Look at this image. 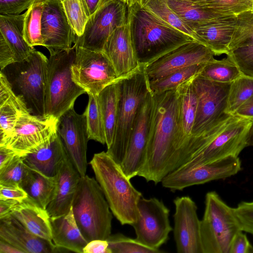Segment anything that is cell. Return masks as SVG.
<instances>
[{"label":"cell","mask_w":253,"mask_h":253,"mask_svg":"<svg viewBox=\"0 0 253 253\" xmlns=\"http://www.w3.org/2000/svg\"><path fill=\"white\" fill-rule=\"evenodd\" d=\"M65 14L78 37L81 36L89 17L82 0H61Z\"/></svg>","instance_id":"44"},{"label":"cell","mask_w":253,"mask_h":253,"mask_svg":"<svg viewBox=\"0 0 253 253\" xmlns=\"http://www.w3.org/2000/svg\"><path fill=\"white\" fill-rule=\"evenodd\" d=\"M199 75L205 79L219 82L231 83L242 75L238 66L228 55L221 60L207 62Z\"/></svg>","instance_id":"34"},{"label":"cell","mask_w":253,"mask_h":253,"mask_svg":"<svg viewBox=\"0 0 253 253\" xmlns=\"http://www.w3.org/2000/svg\"><path fill=\"white\" fill-rule=\"evenodd\" d=\"M0 253H23L11 244L0 239Z\"/></svg>","instance_id":"56"},{"label":"cell","mask_w":253,"mask_h":253,"mask_svg":"<svg viewBox=\"0 0 253 253\" xmlns=\"http://www.w3.org/2000/svg\"><path fill=\"white\" fill-rule=\"evenodd\" d=\"M253 249L247 235L241 231L234 237L229 253H251Z\"/></svg>","instance_id":"49"},{"label":"cell","mask_w":253,"mask_h":253,"mask_svg":"<svg viewBox=\"0 0 253 253\" xmlns=\"http://www.w3.org/2000/svg\"><path fill=\"white\" fill-rule=\"evenodd\" d=\"M18 203L14 200H0V219L11 215Z\"/></svg>","instance_id":"53"},{"label":"cell","mask_w":253,"mask_h":253,"mask_svg":"<svg viewBox=\"0 0 253 253\" xmlns=\"http://www.w3.org/2000/svg\"><path fill=\"white\" fill-rule=\"evenodd\" d=\"M30 169V168L24 162V156L16 155L0 169V184L20 186Z\"/></svg>","instance_id":"42"},{"label":"cell","mask_w":253,"mask_h":253,"mask_svg":"<svg viewBox=\"0 0 253 253\" xmlns=\"http://www.w3.org/2000/svg\"><path fill=\"white\" fill-rule=\"evenodd\" d=\"M251 11H252V13H253V8H252V10Z\"/></svg>","instance_id":"58"},{"label":"cell","mask_w":253,"mask_h":253,"mask_svg":"<svg viewBox=\"0 0 253 253\" xmlns=\"http://www.w3.org/2000/svg\"><path fill=\"white\" fill-rule=\"evenodd\" d=\"M252 125L249 131L247 138V146H253V119Z\"/></svg>","instance_id":"57"},{"label":"cell","mask_w":253,"mask_h":253,"mask_svg":"<svg viewBox=\"0 0 253 253\" xmlns=\"http://www.w3.org/2000/svg\"><path fill=\"white\" fill-rule=\"evenodd\" d=\"M153 108V96L150 92L143 103L121 167L130 179L136 176L145 160L149 126Z\"/></svg>","instance_id":"20"},{"label":"cell","mask_w":253,"mask_h":253,"mask_svg":"<svg viewBox=\"0 0 253 253\" xmlns=\"http://www.w3.org/2000/svg\"><path fill=\"white\" fill-rule=\"evenodd\" d=\"M168 3L183 22L192 30L194 27L204 22L230 17L214 13L191 0H168Z\"/></svg>","instance_id":"33"},{"label":"cell","mask_w":253,"mask_h":253,"mask_svg":"<svg viewBox=\"0 0 253 253\" xmlns=\"http://www.w3.org/2000/svg\"><path fill=\"white\" fill-rule=\"evenodd\" d=\"M236 18L226 17L204 22L193 29L196 41L210 49L214 55H227L236 25Z\"/></svg>","instance_id":"25"},{"label":"cell","mask_w":253,"mask_h":253,"mask_svg":"<svg viewBox=\"0 0 253 253\" xmlns=\"http://www.w3.org/2000/svg\"><path fill=\"white\" fill-rule=\"evenodd\" d=\"M127 24L136 57L147 64L187 42L195 40L161 20L139 0H127Z\"/></svg>","instance_id":"2"},{"label":"cell","mask_w":253,"mask_h":253,"mask_svg":"<svg viewBox=\"0 0 253 253\" xmlns=\"http://www.w3.org/2000/svg\"><path fill=\"white\" fill-rule=\"evenodd\" d=\"M141 5L158 18L196 41L194 32L171 9L168 0H139Z\"/></svg>","instance_id":"36"},{"label":"cell","mask_w":253,"mask_h":253,"mask_svg":"<svg viewBox=\"0 0 253 253\" xmlns=\"http://www.w3.org/2000/svg\"><path fill=\"white\" fill-rule=\"evenodd\" d=\"M11 215L33 234L53 243L50 217L46 209L28 197L18 203Z\"/></svg>","instance_id":"28"},{"label":"cell","mask_w":253,"mask_h":253,"mask_svg":"<svg viewBox=\"0 0 253 253\" xmlns=\"http://www.w3.org/2000/svg\"><path fill=\"white\" fill-rule=\"evenodd\" d=\"M67 156L62 140L57 133L47 145L24 155V161L30 169L54 177Z\"/></svg>","instance_id":"27"},{"label":"cell","mask_w":253,"mask_h":253,"mask_svg":"<svg viewBox=\"0 0 253 253\" xmlns=\"http://www.w3.org/2000/svg\"><path fill=\"white\" fill-rule=\"evenodd\" d=\"M192 84L197 106L190 138L209 130L233 115L227 112L231 83L217 82L198 75L193 79Z\"/></svg>","instance_id":"10"},{"label":"cell","mask_w":253,"mask_h":253,"mask_svg":"<svg viewBox=\"0 0 253 253\" xmlns=\"http://www.w3.org/2000/svg\"><path fill=\"white\" fill-rule=\"evenodd\" d=\"M220 15L236 17L245 12L251 11L253 0H191Z\"/></svg>","instance_id":"39"},{"label":"cell","mask_w":253,"mask_h":253,"mask_svg":"<svg viewBox=\"0 0 253 253\" xmlns=\"http://www.w3.org/2000/svg\"><path fill=\"white\" fill-rule=\"evenodd\" d=\"M29 112L23 100L12 89L3 72L0 73V146H4L12 135L19 116Z\"/></svg>","instance_id":"26"},{"label":"cell","mask_w":253,"mask_h":253,"mask_svg":"<svg viewBox=\"0 0 253 253\" xmlns=\"http://www.w3.org/2000/svg\"><path fill=\"white\" fill-rule=\"evenodd\" d=\"M43 46L50 54L71 49L78 37L65 14L61 0H44L42 16Z\"/></svg>","instance_id":"17"},{"label":"cell","mask_w":253,"mask_h":253,"mask_svg":"<svg viewBox=\"0 0 253 253\" xmlns=\"http://www.w3.org/2000/svg\"><path fill=\"white\" fill-rule=\"evenodd\" d=\"M75 46L76 54L71 67L72 78L88 94L97 95L120 79L104 52Z\"/></svg>","instance_id":"12"},{"label":"cell","mask_w":253,"mask_h":253,"mask_svg":"<svg viewBox=\"0 0 253 253\" xmlns=\"http://www.w3.org/2000/svg\"><path fill=\"white\" fill-rule=\"evenodd\" d=\"M56 183L55 177H49L30 169L20 186L27 193L30 199L46 209L53 198Z\"/></svg>","instance_id":"31"},{"label":"cell","mask_w":253,"mask_h":253,"mask_svg":"<svg viewBox=\"0 0 253 253\" xmlns=\"http://www.w3.org/2000/svg\"><path fill=\"white\" fill-rule=\"evenodd\" d=\"M88 95V102L84 111L89 140L106 144L104 128L97 95Z\"/></svg>","instance_id":"40"},{"label":"cell","mask_w":253,"mask_h":253,"mask_svg":"<svg viewBox=\"0 0 253 253\" xmlns=\"http://www.w3.org/2000/svg\"><path fill=\"white\" fill-rule=\"evenodd\" d=\"M241 231L234 209L224 202L216 192H208L200 221L203 253H229L234 237Z\"/></svg>","instance_id":"8"},{"label":"cell","mask_w":253,"mask_h":253,"mask_svg":"<svg viewBox=\"0 0 253 253\" xmlns=\"http://www.w3.org/2000/svg\"><path fill=\"white\" fill-rule=\"evenodd\" d=\"M241 169L238 157L229 156L194 168L182 171L174 170L162 179V186L171 191L210 181L225 179L237 174Z\"/></svg>","instance_id":"15"},{"label":"cell","mask_w":253,"mask_h":253,"mask_svg":"<svg viewBox=\"0 0 253 253\" xmlns=\"http://www.w3.org/2000/svg\"><path fill=\"white\" fill-rule=\"evenodd\" d=\"M112 63L119 78L126 77L139 66L132 46L127 23L111 34L103 49Z\"/></svg>","instance_id":"22"},{"label":"cell","mask_w":253,"mask_h":253,"mask_svg":"<svg viewBox=\"0 0 253 253\" xmlns=\"http://www.w3.org/2000/svg\"><path fill=\"white\" fill-rule=\"evenodd\" d=\"M16 155L13 150L5 147L0 146V169L3 167Z\"/></svg>","instance_id":"54"},{"label":"cell","mask_w":253,"mask_h":253,"mask_svg":"<svg viewBox=\"0 0 253 253\" xmlns=\"http://www.w3.org/2000/svg\"><path fill=\"white\" fill-rule=\"evenodd\" d=\"M233 115L253 119V95L243 104Z\"/></svg>","instance_id":"52"},{"label":"cell","mask_w":253,"mask_h":253,"mask_svg":"<svg viewBox=\"0 0 253 253\" xmlns=\"http://www.w3.org/2000/svg\"><path fill=\"white\" fill-rule=\"evenodd\" d=\"M253 46V13L248 11L236 18V25L229 44V50Z\"/></svg>","instance_id":"41"},{"label":"cell","mask_w":253,"mask_h":253,"mask_svg":"<svg viewBox=\"0 0 253 253\" xmlns=\"http://www.w3.org/2000/svg\"><path fill=\"white\" fill-rule=\"evenodd\" d=\"M118 111L113 141L107 153L120 166L126 156L140 108L150 92L145 64L120 78Z\"/></svg>","instance_id":"4"},{"label":"cell","mask_w":253,"mask_h":253,"mask_svg":"<svg viewBox=\"0 0 253 253\" xmlns=\"http://www.w3.org/2000/svg\"><path fill=\"white\" fill-rule=\"evenodd\" d=\"M126 0V1L127 0Z\"/></svg>","instance_id":"60"},{"label":"cell","mask_w":253,"mask_h":253,"mask_svg":"<svg viewBox=\"0 0 253 253\" xmlns=\"http://www.w3.org/2000/svg\"><path fill=\"white\" fill-rule=\"evenodd\" d=\"M152 96L153 108L145 160L138 176L157 184L167 174L173 152L179 96L176 88L152 94Z\"/></svg>","instance_id":"1"},{"label":"cell","mask_w":253,"mask_h":253,"mask_svg":"<svg viewBox=\"0 0 253 253\" xmlns=\"http://www.w3.org/2000/svg\"><path fill=\"white\" fill-rule=\"evenodd\" d=\"M24 17L25 13L19 15L0 14V33L12 51L15 62L26 59L35 49L24 38Z\"/></svg>","instance_id":"30"},{"label":"cell","mask_w":253,"mask_h":253,"mask_svg":"<svg viewBox=\"0 0 253 253\" xmlns=\"http://www.w3.org/2000/svg\"><path fill=\"white\" fill-rule=\"evenodd\" d=\"M234 209L242 231L253 235V201H242Z\"/></svg>","instance_id":"46"},{"label":"cell","mask_w":253,"mask_h":253,"mask_svg":"<svg viewBox=\"0 0 253 253\" xmlns=\"http://www.w3.org/2000/svg\"><path fill=\"white\" fill-rule=\"evenodd\" d=\"M169 210L156 198L142 197L137 205V216L131 225L135 239L150 248L160 250L173 230L169 219Z\"/></svg>","instance_id":"13"},{"label":"cell","mask_w":253,"mask_h":253,"mask_svg":"<svg viewBox=\"0 0 253 253\" xmlns=\"http://www.w3.org/2000/svg\"><path fill=\"white\" fill-rule=\"evenodd\" d=\"M58 120L40 117L30 113L18 117L10 138L3 146L20 156L36 151L50 142L57 133Z\"/></svg>","instance_id":"14"},{"label":"cell","mask_w":253,"mask_h":253,"mask_svg":"<svg viewBox=\"0 0 253 253\" xmlns=\"http://www.w3.org/2000/svg\"><path fill=\"white\" fill-rule=\"evenodd\" d=\"M127 5L125 0H103L89 16L83 34L75 45L103 52L105 44L114 31L127 23Z\"/></svg>","instance_id":"11"},{"label":"cell","mask_w":253,"mask_h":253,"mask_svg":"<svg viewBox=\"0 0 253 253\" xmlns=\"http://www.w3.org/2000/svg\"><path fill=\"white\" fill-rule=\"evenodd\" d=\"M214 55L210 49L195 40L187 42L145 64L148 82H154L190 66L209 62Z\"/></svg>","instance_id":"16"},{"label":"cell","mask_w":253,"mask_h":253,"mask_svg":"<svg viewBox=\"0 0 253 253\" xmlns=\"http://www.w3.org/2000/svg\"><path fill=\"white\" fill-rule=\"evenodd\" d=\"M0 239L23 253H52L61 249L32 233L11 215L0 219Z\"/></svg>","instance_id":"23"},{"label":"cell","mask_w":253,"mask_h":253,"mask_svg":"<svg viewBox=\"0 0 253 253\" xmlns=\"http://www.w3.org/2000/svg\"><path fill=\"white\" fill-rule=\"evenodd\" d=\"M48 59L33 50L26 59L1 70L14 93L21 98L32 115L45 117V96Z\"/></svg>","instance_id":"6"},{"label":"cell","mask_w":253,"mask_h":253,"mask_svg":"<svg viewBox=\"0 0 253 253\" xmlns=\"http://www.w3.org/2000/svg\"><path fill=\"white\" fill-rule=\"evenodd\" d=\"M252 123L251 119L232 115L206 145L175 170H188L229 156L238 157L247 146Z\"/></svg>","instance_id":"9"},{"label":"cell","mask_w":253,"mask_h":253,"mask_svg":"<svg viewBox=\"0 0 253 253\" xmlns=\"http://www.w3.org/2000/svg\"><path fill=\"white\" fill-rule=\"evenodd\" d=\"M81 176L68 155L55 176L53 197L46 208L50 218L65 215L71 210Z\"/></svg>","instance_id":"24"},{"label":"cell","mask_w":253,"mask_h":253,"mask_svg":"<svg viewBox=\"0 0 253 253\" xmlns=\"http://www.w3.org/2000/svg\"><path fill=\"white\" fill-rule=\"evenodd\" d=\"M27 197V193L20 186L0 184V200H14L20 203Z\"/></svg>","instance_id":"48"},{"label":"cell","mask_w":253,"mask_h":253,"mask_svg":"<svg viewBox=\"0 0 253 253\" xmlns=\"http://www.w3.org/2000/svg\"><path fill=\"white\" fill-rule=\"evenodd\" d=\"M83 253H112L107 240L95 239L86 244Z\"/></svg>","instance_id":"51"},{"label":"cell","mask_w":253,"mask_h":253,"mask_svg":"<svg viewBox=\"0 0 253 253\" xmlns=\"http://www.w3.org/2000/svg\"><path fill=\"white\" fill-rule=\"evenodd\" d=\"M52 242L58 248L83 253L87 243L74 218L72 209L67 214L50 218Z\"/></svg>","instance_id":"29"},{"label":"cell","mask_w":253,"mask_h":253,"mask_svg":"<svg viewBox=\"0 0 253 253\" xmlns=\"http://www.w3.org/2000/svg\"><path fill=\"white\" fill-rule=\"evenodd\" d=\"M117 81L105 87L97 95L107 148L112 144L117 119L119 103Z\"/></svg>","instance_id":"32"},{"label":"cell","mask_w":253,"mask_h":253,"mask_svg":"<svg viewBox=\"0 0 253 253\" xmlns=\"http://www.w3.org/2000/svg\"><path fill=\"white\" fill-rule=\"evenodd\" d=\"M174 239L178 253H203L197 207L189 196L173 200Z\"/></svg>","instance_id":"19"},{"label":"cell","mask_w":253,"mask_h":253,"mask_svg":"<svg viewBox=\"0 0 253 253\" xmlns=\"http://www.w3.org/2000/svg\"><path fill=\"white\" fill-rule=\"evenodd\" d=\"M36 0H0V14L19 15Z\"/></svg>","instance_id":"47"},{"label":"cell","mask_w":253,"mask_h":253,"mask_svg":"<svg viewBox=\"0 0 253 253\" xmlns=\"http://www.w3.org/2000/svg\"><path fill=\"white\" fill-rule=\"evenodd\" d=\"M227 55L233 59L243 75L253 78V46L238 48Z\"/></svg>","instance_id":"45"},{"label":"cell","mask_w":253,"mask_h":253,"mask_svg":"<svg viewBox=\"0 0 253 253\" xmlns=\"http://www.w3.org/2000/svg\"><path fill=\"white\" fill-rule=\"evenodd\" d=\"M206 63L190 66L159 80L149 83L151 93L154 94L176 88L180 84L199 75Z\"/></svg>","instance_id":"37"},{"label":"cell","mask_w":253,"mask_h":253,"mask_svg":"<svg viewBox=\"0 0 253 253\" xmlns=\"http://www.w3.org/2000/svg\"><path fill=\"white\" fill-rule=\"evenodd\" d=\"M44 0H35L25 12L23 36L31 47L43 46L42 16Z\"/></svg>","instance_id":"35"},{"label":"cell","mask_w":253,"mask_h":253,"mask_svg":"<svg viewBox=\"0 0 253 253\" xmlns=\"http://www.w3.org/2000/svg\"><path fill=\"white\" fill-rule=\"evenodd\" d=\"M89 164L113 214L122 225L131 226L137 218L142 193L107 152L94 154Z\"/></svg>","instance_id":"3"},{"label":"cell","mask_w":253,"mask_h":253,"mask_svg":"<svg viewBox=\"0 0 253 253\" xmlns=\"http://www.w3.org/2000/svg\"><path fill=\"white\" fill-rule=\"evenodd\" d=\"M72 209L74 218L87 242L106 240L111 234L113 213L96 179L81 176Z\"/></svg>","instance_id":"5"},{"label":"cell","mask_w":253,"mask_h":253,"mask_svg":"<svg viewBox=\"0 0 253 253\" xmlns=\"http://www.w3.org/2000/svg\"><path fill=\"white\" fill-rule=\"evenodd\" d=\"M194 77L176 87L179 96V109L173 152L168 165L167 174L175 158L191 136L197 106V96L192 84Z\"/></svg>","instance_id":"21"},{"label":"cell","mask_w":253,"mask_h":253,"mask_svg":"<svg viewBox=\"0 0 253 253\" xmlns=\"http://www.w3.org/2000/svg\"><path fill=\"white\" fill-rule=\"evenodd\" d=\"M251 253H253V250H252V251Z\"/></svg>","instance_id":"59"},{"label":"cell","mask_w":253,"mask_h":253,"mask_svg":"<svg viewBox=\"0 0 253 253\" xmlns=\"http://www.w3.org/2000/svg\"><path fill=\"white\" fill-rule=\"evenodd\" d=\"M112 253H160V250L148 247L121 233L111 234L106 239Z\"/></svg>","instance_id":"43"},{"label":"cell","mask_w":253,"mask_h":253,"mask_svg":"<svg viewBox=\"0 0 253 253\" xmlns=\"http://www.w3.org/2000/svg\"><path fill=\"white\" fill-rule=\"evenodd\" d=\"M76 54L74 45L71 49L50 55L45 96V117L58 120L74 108L77 98L85 92L72 78L71 67Z\"/></svg>","instance_id":"7"},{"label":"cell","mask_w":253,"mask_h":253,"mask_svg":"<svg viewBox=\"0 0 253 253\" xmlns=\"http://www.w3.org/2000/svg\"><path fill=\"white\" fill-rule=\"evenodd\" d=\"M86 13L89 17L97 9L103 0H82Z\"/></svg>","instance_id":"55"},{"label":"cell","mask_w":253,"mask_h":253,"mask_svg":"<svg viewBox=\"0 0 253 253\" xmlns=\"http://www.w3.org/2000/svg\"><path fill=\"white\" fill-rule=\"evenodd\" d=\"M253 95V78L242 75L231 83L227 112H235Z\"/></svg>","instance_id":"38"},{"label":"cell","mask_w":253,"mask_h":253,"mask_svg":"<svg viewBox=\"0 0 253 253\" xmlns=\"http://www.w3.org/2000/svg\"><path fill=\"white\" fill-rule=\"evenodd\" d=\"M14 62L15 59L14 54L3 36L0 34V70Z\"/></svg>","instance_id":"50"},{"label":"cell","mask_w":253,"mask_h":253,"mask_svg":"<svg viewBox=\"0 0 253 253\" xmlns=\"http://www.w3.org/2000/svg\"><path fill=\"white\" fill-rule=\"evenodd\" d=\"M57 133L67 154L81 176L86 174V153L89 140L85 114H78L71 108L58 119Z\"/></svg>","instance_id":"18"}]
</instances>
